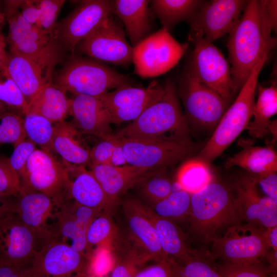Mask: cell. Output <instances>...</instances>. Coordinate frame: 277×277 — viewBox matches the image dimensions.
<instances>
[{
	"instance_id": "cell-1",
	"label": "cell",
	"mask_w": 277,
	"mask_h": 277,
	"mask_svg": "<svg viewBox=\"0 0 277 277\" xmlns=\"http://www.w3.org/2000/svg\"><path fill=\"white\" fill-rule=\"evenodd\" d=\"M266 0L247 1L240 20L228 34L227 48L231 76L239 92L254 67L276 43L271 36Z\"/></svg>"
},
{
	"instance_id": "cell-2",
	"label": "cell",
	"mask_w": 277,
	"mask_h": 277,
	"mask_svg": "<svg viewBox=\"0 0 277 277\" xmlns=\"http://www.w3.org/2000/svg\"><path fill=\"white\" fill-rule=\"evenodd\" d=\"M188 121L179 101L172 80H167L162 94L136 119L121 129L116 136L172 142L193 145Z\"/></svg>"
},
{
	"instance_id": "cell-3",
	"label": "cell",
	"mask_w": 277,
	"mask_h": 277,
	"mask_svg": "<svg viewBox=\"0 0 277 277\" xmlns=\"http://www.w3.org/2000/svg\"><path fill=\"white\" fill-rule=\"evenodd\" d=\"M188 220L192 232L205 242L216 238L221 229L239 224L241 220L233 189L213 179L191 194Z\"/></svg>"
},
{
	"instance_id": "cell-4",
	"label": "cell",
	"mask_w": 277,
	"mask_h": 277,
	"mask_svg": "<svg viewBox=\"0 0 277 277\" xmlns=\"http://www.w3.org/2000/svg\"><path fill=\"white\" fill-rule=\"evenodd\" d=\"M267 56L264 55L260 59L210 138L193 159L209 165L246 129L252 116L259 75Z\"/></svg>"
},
{
	"instance_id": "cell-5",
	"label": "cell",
	"mask_w": 277,
	"mask_h": 277,
	"mask_svg": "<svg viewBox=\"0 0 277 277\" xmlns=\"http://www.w3.org/2000/svg\"><path fill=\"white\" fill-rule=\"evenodd\" d=\"M53 81L52 85L66 93L94 96L131 83L128 76L102 62L75 53L56 73Z\"/></svg>"
},
{
	"instance_id": "cell-6",
	"label": "cell",
	"mask_w": 277,
	"mask_h": 277,
	"mask_svg": "<svg viewBox=\"0 0 277 277\" xmlns=\"http://www.w3.org/2000/svg\"><path fill=\"white\" fill-rule=\"evenodd\" d=\"M188 40L194 47L187 66L200 82L230 103L239 92L228 61L212 43L201 36L188 34Z\"/></svg>"
},
{
	"instance_id": "cell-7",
	"label": "cell",
	"mask_w": 277,
	"mask_h": 277,
	"mask_svg": "<svg viewBox=\"0 0 277 277\" xmlns=\"http://www.w3.org/2000/svg\"><path fill=\"white\" fill-rule=\"evenodd\" d=\"M70 168L51 152L36 149L26 162L21 191L41 192L58 204L69 199Z\"/></svg>"
},
{
	"instance_id": "cell-8",
	"label": "cell",
	"mask_w": 277,
	"mask_h": 277,
	"mask_svg": "<svg viewBox=\"0 0 277 277\" xmlns=\"http://www.w3.org/2000/svg\"><path fill=\"white\" fill-rule=\"evenodd\" d=\"M265 229L246 223L238 224L227 228L223 235L212 241L211 253L214 259L225 263L250 264L260 263L270 251Z\"/></svg>"
},
{
	"instance_id": "cell-9",
	"label": "cell",
	"mask_w": 277,
	"mask_h": 277,
	"mask_svg": "<svg viewBox=\"0 0 277 277\" xmlns=\"http://www.w3.org/2000/svg\"><path fill=\"white\" fill-rule=\"evenodd\" d=\"M178 82L187 121L215 129L230 103L200 82L188 66L182 72Z\"/></svg>"
},
{
	"instance_id": "cell-10",
	"label": "cell",
	"mask_w": 277,
	"mask_h": 277,
	"mask_svg": "<svg viewBox=\"0 0 277 277\" xmlns=\"http://www.w3.org/2000/svg\"><path fill=\"white\" fill-rule=\"evenodd\" d=\"M188 47V44L179 43L162 28L133 47L134 73L142 77L161 75L177 64Z\"/></svg>"
},
{
	"instance_id": "cell-11",
	"label": "cell",
	"mask_w": 277,
	"mask_h": 277,
	"mask_svg": "<svg viewBox=\"0 0 277 277\" xmlns=\"http://www.w3.org/2000/svg\"><path fill=\"white\" fill-rule=\"evenodd\" d=\"M112 7L113 1H81L71 13L56 23L53 38L61 48L73 54L76 46L113 14Z\"/></svg>"
},
{
	"instance_id": "cell-12",
	"label": "cell",
	"mask_w": 277,
	"mask_h": 277,
	"mask_svg": "<svg viewBox=\"0 0 277 277\" xmlns=\"http://www.w3.org/2000/svg\"><path fill=\"white\" fill-rule=\"evenodd\" d=\"M47 239L15 212L9 213L0 220V265L30 266Z\"/></svg>"
},
{
	"instance_id": "cell-13",
	"label": "cell",
	"mask_w": 277,
	"mask_h": 277,
	"mask_svg": "<svg viewBox=\"0 0 277 277\" xmlns=\"http://www.w3.org/2000/svg\"><path fill=\"white\" fill-rule=\"evenodd\" d=\"M75 52L120 66H127L133 60V47L128 42L123 28L112 15L105 19L93 33L79 43Z\"/></svg>"
},
{
	"instance_id": "cell-14",
	"label": "cell",
	"mask_w": 277,
	"mask_h": 277,
	"mask_svg": "<svg viewBox=\"0 0 277 277\" xmlns=\"http://www.w3.org/2000/svg\"><path fill=\"white\" fill-rule=\"evenodd\" d=\"M116 137L127 164L151 170L176 164L193 154L196 149L193 145Z\"/></svg>"
},
{
	"instance_id": "cell-15",
	"label": "cell",
	"mask_w": 277,
	"mask_h": 277,
	"mask_svg": "<svg viewBox=\"0 0 277 277\" xmlns=\"http://www.w3.org/2000/svg\"><path fill=\"white\" fill-rule=\"evenodd\" d=\"M89 259L68 245L47 239L30 265L31 277H85Z\"/></svg>"
},
{
	"instance_id": "cell-16",
	"label": "cell",
	"mask_w": 277,
	"mask_h": 277,
	"mask_svg": "<svg viewBox=\"0 0 277 277\" xmlns=\"http://www.w3.org/2000/svg\"><path fill=\"white\" fill-rule=\"evenodd\" d=\"M102 211L83 206L72 199L55 205L50 226L52 238L89 259L86 232L91 221Z\"/></svg>"
},
{
	"instance_id": "cell-17",
	"label": "cell",
	"mask_w": 277,
	"mask_h": 277,
	"mask_svg": "<svg viewBox=\"0 0 277 277\" xmlns=\"http://www.w3.org/2000/svg\"><path fill=\"white\" fill-rule=\"evenodd\" d=\"M247 2L246 0L204 1L188 22L189 35H199L212 43L229 34L239 22Z\"/></svg>"
},
{
	"instance_id": "cell-18",
	"label": "cell",
	"mask_w": 277,
	"mask_h": 277,
	"mask_svg": "<svg viewBox=\"0 0 277 277\" xmlns=\"http://www.w3.org/2000/svg\"><path fill=\"white\" fill-rule=\"evenodd\" d=\"M164 86L153 81L147 88L127 85L98 96L107 110L112 124L136 119L162 94Z\"/></svg>"
},
{
	"instance_id": "cell-19",
	"label": "cell",
	"mask_w": 277,
	"mask_h": 277,
	"mask_svg": "<svg viewBox=\"0 0 277 277\" xmlns=\"http://www.w3.org/2000/svg\"><path fill=\"white\" fill-rule=\"evenodd\" d=\"M256 183L250 175L238 179L233 188L241 220L266 229L277 225V203L268 196L261 197Z\"/></svg>"
},
{
	"instance_id": "cell-20",
	"label": "cell",
	"mask_w": 277,
	"mask_h": 277,
	"mask_svg": "<svg viewBox=\"0 0 277 277\" xmlns=\"http://www.w3.org/2000/svg\"><path fill=\"white\" fill-rule=\"evenodd\" d=\"M60 57V54L36 61L8 53L6 70L27 103L44 87L52 84L53 69Z\"/></svg>"
},
{
	"instance_id": "cell-21",
	"label": "cell",
	"mask_w": 277,
	"mask_h": 277,
	"mask_svg": "<svg viewBox=\"0 0 277 277\" xmlns=\"http://www.w3.org/2000/svg\"><path fill=\"white\" fill-rule=\"evenodd\" d=\"M130 242L142 259L159 262L168 257L161 247L157 233L142 209V204L135 200H127L123 204Z\"/></svg>"
},
{
	"instance_id": "cell-22",
	"label": "cell",
	"mask_w": 277,
	"mask_h": 277,
	"mask_svg": "<svg viewBox=\"0 0 277 277\" xmlns=\"http://www.w3.org/2000/svg\"><path fill=\"white\" fill-rule=\"evenodd\" d=\"M70 102L71 124L80 132L102 139L112 134L110 117L98 96L74 95Z\"/></svg>"
},
{
	"instance_id": "cell-23",
	"label": "cell",
	"mask_w": 277,
	"mask_h": 277,
	"mask_svg": "<svg viewBox=\"0 0 277 277\" xmlns=\"http://www.w3.org/2000/svg\"><path fill=\"white\" fill-rule=\"evenodd\" d=\"M152 170L126 165H91L90 171L103 189L110 207L115 205L128 189L140 182Z\"/></svg>"
},
{
	"instance_id": "cell-24",
	"label": "cell",
	"mask_w": 277,
	"mask_h": 277,
	"mask_svg": "<svg viewBox=\"0 0 277 277\" xmlns=\"http://www.w3.org/2000/svg\"><path fill=\"white\" fill-rule=\"evenodd\" d=\"M55 204L47 195L37 191H21L13 197V210L26 225L45 238L51 237L52 221Z\"/></svg>"
},
{
	"instance_id": "cell-25",
	"label": "cell",
	"mask_w": 277,
	"mask_h": 277,
	"mask_svg": "<svg viewBox=\"0 0 277 277\" xmlns=\"http://www.w3.org/2000/svg\"><path fill=\"white\" fill-rule=\"evenodd\" d=\"M150 3L146 0L113 1L112 14L123 23L132 47L149 35Z\"/></svg>"
},
{
	"instance_id": "cell-26",
	"label": "cell",
	"mask_w": 277,
	"mask_h": 277,
	"mask_svg": "<svg viewBox=\"0 0 277 277\" xmlns=\"http://www.w3.org/2000/svg\"><path fill=\"white\" fill-rule=\"evenodd\" d=\"M142 209L154 226L165 253L178 263L188 260L194 250L189 247L183 233L174 222L158 216L151 208L143 204Z\"/></svg>"
},
{
	"instance_id": "cell-27",
	"label": "cell",
	"mask_w": 277,
	"mask_h": 277,
	"mask_svg": "<svg viewBox=\"0 0 277 277\" xmlns=\"http://www.w3.org/2000/svg\"><path fill=\"white\" fill-rule=\"evenodd\" d=\"M70 106L66 92L50 84L29 101L24 114H37L57 123L65 121L70 113Z\"/></svg>"
},
{
	"instance_id": "cell-28",
	"label": "cell",
	"mask_w": 277,
	"mask_h": 277,
	"mask_svg": "<svg viewBox=\"0 0 277 277\" xmlns=\"http://www.w3.org/2000/svg\"><path fill=\"white\" fill-rule=\"evenodd\" d=\"M53 148L68 163L83 166L90 163V150L71 123L64 121L53 126Z\"/></svg>"
},
{
	"instance_id": "cell-29",
	"label": "cell",
	"mask_w": 277,
	"mask_h": 277,
	"mask_svg": "<svg viewBox=\"0 0 277 277\" xmlns=\"http://www.w3.org/2000/svg\"><path fill=\"white\" fill-rule=\"evenodd\" d=\"M75 176L70 177L69 199L97 211L109 209L107 198L91 171L83 166L75 168Z\"/></svg>"
},
{
	"instance_id": "cell-30",
	"label": "cell",
	"mask_w": 277,
	"mask_h": 277,
	"mask_svg": "<svg viewBox=\"0 0 277 277\" xmlns=\"http://www.w3.org/2000/svg\"><path fill=\"white\" fill-rule=\"evenodd\" d=\"M239 166L250 174L262 175L277 171V155L271 146H246L240 152L229 158L226 168Z\"/></svg>"
},
{
	"instance_id": "cell-31",
	"label": "cell",
	"mask_w": 277,
	"mask_h": 277,
	"mask_svg": "<svg viewBox=\"0 0 277 277\" xmlns=\"http://www.w3.org/2000/svg\"><path fill=\"white\" fill-rule=\"evenodd\" d=\"M258 96L253 109V121L249 122L246 129L255 138H261L270 132L271 117L277 112L276 81L271 86L265 87L257 84Z\"/></svg>"
},
{
	"instance_id": "cell-32",
	"label": "cell",
	"mask_w": 277,
	"mask_h": 277,
	"mask_svg": "<svg viewBox=\"0 0 277 277\" xmlns=\"http://www.w3.org/2000/svg\"><path fill=\"white\" fill-rule=\"evenodd\" d=\"M204 1L199 0H153L150 1L153 14L163 28L169 32L179 23L189 22Z\"/></svg>"
},
{
	"instance_id": "cell-33",
	"label": "cell",
	"mask_w": 277,
	"mask_h": 277,
	"mask_svg": "<svg viewBox=\"0 0 277 277\" xmlns=\"http://www.w3.org/2000/svg\"><path fill=\"white\" fill-rule=\"evenodd\" d=\"M213 179L209 165L193 159L180 167L175 181L182 190L192 194L202 189Z\"/></svg>"
},
{
	"instance_id": "cell-34",
	"label": "cell",
	"mask_w": 277,
	"mask_h": 277,
	"mask_svg": "<svg viewBox=\"0 0 277 277\" xmlns=\"http://www.w3.org/2000/svg\"><path fill=\"white\" fill-rule=\"evenodd\" d=\"M191 194L183 190L171 192L167 197L152 204L158 216L172 221L187 219L190 211Z\"/></svg>"
},
{
	"instance_id": "cell-35",
	"label": "cell",
	"mask_w": 277,
	"mask_h": 277,
	"mask_svg": "<svg viewBox=\"0 0 277 277\" xmlns=\"http://www.w3.org/2000/svg\"><path fill=\"white\" fill-rule=\"evenodd\" d=\"M177 277H222L211 253L194 250L190 257L178 263Z\"/></svg>"
},
{
	"instance_id": "cell-36",
	"label": "cell",
	"mask_w": 277,
	"mask_h": 277,
	"mask_svg": "<svg viewBox=\"0 0 277 277\" xmlns=\"http://www.w3.org/2000/svg\"><path fill=\"white\" fill-rule=\"evenodd\" d=\"M24 126L26 136L42 150L53 151V126L46 118L35 113L25 114Z\"/></svg>"
},
{
	"instance_id": "cell-37",
	"label": "cell",
	"mask_w": 277,
	"mask_h": 277,
	"mask_svg": "<svg viewBox=\"0 0 277 277\" xmlns=\"http://www.w3.org/2000/svg\"><path fill=\"white\" fill-rule=\"evenodd\" d=\"M109 209L95 216L89 224L86 232V242L89 259L98 247L108 244L113 238L114 228L108 214Z\"/></svg>"
},
{
	"instance_id": "cell-38",
	"label": "cell",
	"mask_w": 277,
	"mask_h": 277,
	"mask_svg": "<svg viewBox=\"0 0 277 277\" xmlns=\"http://www.w3.org/2000/svg\"><path fill=\"white\" fill-rule=\"evenodd\" d=\"M140 182L143 195L152 205L165 198L172 192V182L164 175L151 172Z\"/></svg>"
},
{
	"instance_id": "cell-39",
	"label": "cell",
	"mask_w": 277,
	"mask_h": 277,
	"mask_svg": "<svg viewBox=\"0 0 277 277\" xmlns=\"http://www.w3.org/2000/svg\"><path fill=\"white\" fill-rule=\"evenodd\" d=\"M27 137L24 120L18 115L8 112L0 120V144L11 143L16 145Z\"/></svg>"
},
{
	"instance_id": "cell-40",
	"label": "cell",
	"mask_w": 277,
	"mask_h": 277,
	"mask_svg": "<svg viewBox=\"0 0 277 277\" xmlns=\"http://www.w3.org/2000/svg\"><path fill=\"white\" fill-rule=\"evenodd\" d=\"M65 2L64 0L36 1L39 12L37 27L52 37L57 16Z\"/></svg>"
},
{
	"instance_id": "cell-41",
	"label": "cell",
	"mask_w": 277,
	"mask_h": 277,
	"mask_svg": "<svg viewBox=\"0 0 277 277\" xmlns=\"http://www.w3.org/2000/svg\"><path fill=\"white\" fill-rule=\"evenodd\" d=\"M0 102L22 109L24 114L28 103L6 69L0 71Z\"/></svg>"
},
{
	"instance_id": "cell-42",
	"label": "cell",
	"mask_w": 277,
	"mask_h": 277,
	"mask_svg": "<svg viewBox=\"0 0 277 277\" xmlns=\"http://www.w3.org/2000/svg\"><path fill=\"white\" fill-rule=\"evenodd\" d=\"M222 277H272L268 268L260 263L250 264H234L224 263L217 265Z\"/></svg>"
},
{
	"instance_id": "cell-43",
	"label": "cell",
	"mask_w": 277,
	"mask_h": 277,
	"mask_svg": "<svg viewBox=\"0 0 277 277\" xmlns=\"http://www.w3.org/2000/svg\"><path fill=\"white\" fill-rule=\"evenodd\" d=\"M22 188L21 177L11 167L8 159H0V194L5 196L16 197Z\"/></svg>"
},
{
	"instance_id": "cell-44",
	"label": "cell",
	"mask_w": 277,
	"mask_h": 277,
	"mask_svg": "<svg viewBox=\"0 0 277 277\" xmlns=\"http://www.w3.org/2000/svg\"><path fill=\"white\" fill-rule=\"evenodd\" d=\"M106 245H101L92 253L89 259L87 275L93 277H102L114 264V258L109 247Z\"/></svg>"
},
{
	"instance_id": "cell-45",
	"label": "cell",
	"mask_w": 277,
	"mask_h": 277,
	"mask_svg": "<svg viewBox=\"0 0 277 277\" xmlns=\"http://www.w3.org/2000/svg\"><path fill=\"white\" fill-rule=\"evenodd\" d=\"M35 145L29 139L23 140L15 145L13 153L8 159L9 164L18 173L21 179L24 174L28 158L37 149Z\"/></svg>"
},
{
	"instance_id": "cell-46",
	"label": "cell",
	"mask_w": 277,
	"mask_h": 277,
	"mask_svg": "<svg viewBox=\"0 0 277 277\" xmlns=\"http://www.w3.org/2000/svg\"><path fill=\"white\" fill-rule=\"evenodd\" d=\"M102 140L90 150L91 165H110L113 150L117 142V137L112 134Z\"/></svg>"
},
{
	"instance_id": "cell-47",
	"label": "cell",
	"mask_w": 277,
	"mask_h": 277,
	"mask_svg": "<svg viewBox=\"0 0 277 277\" xmlns=\"http://www.w3.org/2000/svg\"><path fill=\"white\" fill-rule=\"evenodd\" d=\"M137 271L133 277H177V263L170 258Z\"/></svg>"
},
{
	"instance_id": "cell-48",
	"label": "cell",
	"mask_w": 277,
	"mask_h": 277,
	"mask_svg": "<svg viewBox=\"0 0 277 277\" xmlns=\"http://www.w3.org/2000/svg\"><path fill=\"white\" fill-rule=\"evenodd\" d=\"M272 172L262 175L250 174L258 183L264 193L277 203V173Z\"/></svg>"
},
{
	"instance_id": "cell-49",
	"label": "cell",
	"mask_w": 277,
	"mask_h": 277,
	"mask_svg": "<svg viewBox=\"0 0 277 277\" xmlns=\"http://www.w3.org/2000/svg\"><path fill=\"white\" fill-rule=\"evenodd\" d=\"M19 10L27 21L37 27L39 12L36 1H21Z\"/></svg>"
},
{
	"instance_id": "cell-50",
	"label": "cell",
	"mask_w": 277,
	"mask_h": 277,
	"mask_svg": "<svg viewBox=\"0 0 277 277\" xmlns=\"http://www.w3.org/2000/svg\"><path fill=\"white\" fill-rule=\"evenodd\" d=\"M136 266L130 261L120 260L112 268L110 277H133Z\"/></svg>"
},
{
	"instance_id": "cell-51",
	"label": "cell",
	"mask_w": 277,
	"mask_h": 277,
	"mask_svg": "<svg viewBox=\"0 0 277 277\" xmlns=\"http://www.w3.org/2000/svg\"><path fill=\"white\" fill-rule=\"evenodd\" d=\"M0 277H31L30 266L0 265Z\"/></svg>"
},
{
	"instance_id": "cell-52",
	"label": "cell",
	"mask_w": 277,
	"mask_h": 277,
	"mask_svg": "<svg viewBox=\"0 0 277 277\" xmlns=\"http://www.w3.org/2000/svg\"><path fill=\"white\" fill-rule=\"evenodd\" d=\"M126 165H127V163L122 147L117 138V142L114 147L111 157L110 165L118 167Z\"/></svg>"
},
{
	"instance_id": "cell-53",
	"label": "cell",
	"mask_w": 277,
	"mask_h": 277,
	"mask_svg": "<svg viewBox=\"0 0 277 277\" xmlns=\"http://www.w3.org/2000/svg\"><path fill=\"white\" fill-rule=\"evenodd\" d=\"M266 9L273 31H276L277 28V1L276 0H266Z\"/></svg>"
},
{
	"instance_id": "cell-54",
	"label": "cell",
	"mask_w": 277,
	"mask_h": 277,
	"mask_svg": "<svg viewBox=\"0 0 277 277\" xmlns=\"http://www.w3.org/2000/svg\"><path fill=\"white\" fill-rule=\"evenodd\" d=\"M13 210V197L5 196L0 194V220Z\"/></svg>"
},
{
	"instance_id": "cell-55",
	"label": "cell",
	"mask_w": 277,
	"mask_h": 277,
	"mask_svg": "<svg viewBox=\"0 0 277 277\" xmlns=\"http://www.w3.org/2000/svg\"><path fill=\"white\" fill-rule=\"evenodd\" d=\"M264 234L269 248L277 251V225L265 229Z\"/></svg>"
},
{
	"instance_id": "cell-56",
	"label": "cell",
	"mask_w": 277,
	"mask_h": 277,
	"mask_svg": "<svg viewBox=\"0 0 277 277\" xmlns=\"http://www.w3.org/2000/svg\"><path fill=\"white\" fill-rule=\"evenodd\" d=\"M6 42H0V71L6 69L8 53L6 51Z\"/></svg>"
},
{
	"instance_id": "cell-57",
	"label": "cell",
	"mask_w": 277,
	"mask_h": 277,
	"mask_svg": "<svg viewBox=\"0 0 277 277\" xmlns=\"http://www.w3.org/2000/svg\"><path fill=\"white\" fill-rule=\"evenodd\" d=\"M5 39L6 37L0 32V42H5Z\"/></svg>"
},
{
	"instance_id": "cell-58",
	"label": "cell",
	"mask_w": 277,
	"mask_h": 277,
	"mask_svg": "<svg viewBox=\"0 0 277 277\" xmlns=\"http://www.w3.org/2000/svg\"><path fill=\"white\" fill-rule=\"evenodd\" d=\"M4 19V15L1 13L0 11V24H1L3 23Z\"/></svg>"
},
{
	"instance_id": "cell-59",
	"label": "cell",
	"mask_w": 277,
	"mask_h": 277,
	"mask_svg": "<svg viewBox=\"0 0 277 277\" xmlns=\"http://www.w3.org/2000/svg\"><path fill=\"white\" fill-rule=\"evenodd\" d=\"M3 108H4V106L3 105V103L0 102V111L3 109Z\"/></svg>"
},
{
	"instance_id": "cell-60",
	"label": "cell",
	"mask_w": 277,
	"mask_h": 277,
	"mask_svg": "<svg viewBox=\"0 0 277 277\" xmlns=\"http://www.w3.org/2000/svg\"><path fill=\"white\" fill-rule=\"evenodd\" d=\"M85 277H93V276H89V275H86Z\"/></svg>"
}]
</instances>
